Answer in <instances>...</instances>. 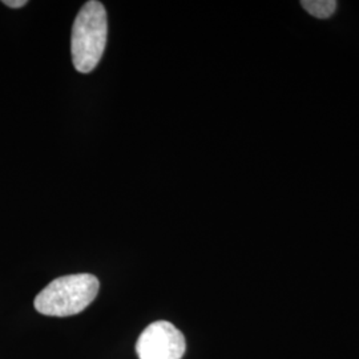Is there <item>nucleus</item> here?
Instances as JSON below:
<instances>
[{"label": "nucleus", "mask_w": 359, "mask_h": 359, "mask_svg": "<svg viewBox=\"0 0 359 359\" xmlns=\"http://www.w3.org/2000/svg\"><path fill=\"white\" fill-rule=\"evenodd\" d=\"M97 277L81 273L53 280L35 298V309L48 317H69L88 308L99 293Z\"/></svg>", "instance_id": "obj_1"}, {"label": "nucleus", "mask_w": 359, "mask_h": 359, "mask_svg": "<svg viewBox=\"0 0 359 359\" xmlns=\"http://www.w3.org/2000/svg\"><path fill=\"white\" fill-rule=\"evenodd\" d=\"M108 36V19L103 4L87 1L77 13L71 40L72 62L80 74H90L102 60Z\"/></svg>", "instance_id": "obj_2"}, {"label": "nucleus", "mask_w": 359, "mask_h": 359, "mask_svg": "<svg viewBox=\"0 0 359 359\" xmlns=\"http://www.w3.org/2000/svg\"><path fill=\"white\" fill-rule=\"evenodd\" d=\"M185 350L184 334L168 321L151 323L136 344L139 359H181Z\"/></svg>", "instance_id": "obj_3"}, {"label": "nucleus", "mask_w": 359, "mask_h": 359, "mask_svg": "<svg viewBox=\"0 0 359 359\" xmlns=\"http://www.w3.org/2000/svg\"><path fill=\"white\" fill-rule=\"evenodd\" d=\"M301 4L311 16L317 19H327L337 10L335 0H304Z\"/></svg>", "instance_id": "obj_4"}, {"label": "nucleus", "mask_w": 359, "mask_h": 359, "mask_svg": "<svg viewBox=\"0 0 359 359\" xmlns=\"http://www.w3.org/2000/svg\"><path fill=\"white\" fill-rule=\"evenodd\" d=\"M3 3L10 8H22L27 4L26 0H4Z\"/></svg>", "instance_id": "obj_5"}]
</instances>
